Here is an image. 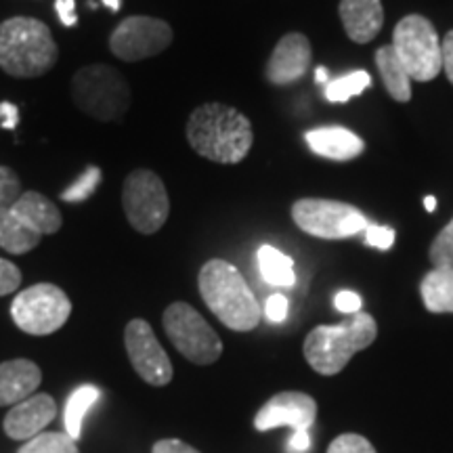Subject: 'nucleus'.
I'll return each mask as SVG.
<instances>
[{
    "label": "nucleus",
    "instance_id": "79ce46f5",
    "mask_svg": "<svg viewBox=\"0 0 453 453\" xmlns=\"http://www.w3.org/2000/svg\"><path fill=\"white\" fill-rule=\"evenodd\" d=\"M104 4L110 11H113V13H118V11H120V0H104Z\"/></svg>",
    "mask_w": 453,
    "mask_h": 453
},
{
    "label": "nucleus",
    "instance_id": "72a5a7b5",
    "mask_svg": "<svg viewBox=\"0 0 453 453\" xmlns=\"http://www.w3.org/2000/svg\"><path fill=\"white\" fill-rule=\"evenodd\" d=\"M334 304H336V309L340 311V313H347V315H355L361 311L359 294L349 292V290L338 292L336 298H334Z\"/></svg>",
    "mask_w": 453,
    "mask_h": 453
},
{
    "label": "nucleus",
    "instance_id": "0eeeda50",
    "mask_svg": "<svg viewBox=\"0 0 453 453\" xmlns=\"http://www.w3.org/2000/svg\"><path fill=\"white\" fill-rule=\"evenodd\" d=\"M122 208L128 225L143 235H154L166 225L170 200L164 180L151 170H133L122 187Z\"/></svg>",
    "mask_w": 453,
    "mask_h": 453
},
{
    "label": "nucleus",
    "instance_id": "dca6fc26",
    "mask_svg": "<svg viewBox=\"0 0 453 453\" xmlns=\"http://www.w3.org/2000/svg\"><path fill=\"white\" fill-rule=\"evenodd\" d=\"M344 32L357 44H367L384 26L382 0H340L338 7Z\"/></svg>",
    "mask_w": 453,
    "mask_h": 453
},
{
    "label": "nucleus",
    "instance_id": "f03ea898",
    "mask_svg": "<svg viewBox=\"0 0 453 453\" xmlns=\"http://www.w3.org/2000/svg\"><path fill=\"white\" fill-rule=\"evenodd\" d=\"M197 288L206 307L229 330L250 332L263 319V309L240 269L223 258H212L203 265Z\"/></svg>",
    "mask_w": 453,
    "mask_h": 453
},
{
    "label": "nucleus",
    "instance_id": "393cba45",
    "mask_svg": "<svg viewBox=\"0 0 453 453\" xmlns=\"http://www.w3.org/2000/svg\"><path fill=\"white\" fill-rule=\"evenodd\" d=\"M367 87H372L370 73L364 70L350 72L347 76L338 78V81H330L326 84V99L332 104H347L349 99L361 95Z\"/></svg>",
    "mask_w": 453,
    "mask_h": 453
},
{
    "label": "nucleus",
    "instance_id": "4be33fe9",
    "mask_svg": "<svg viewBox=\"0 0 453 453\" xmlns=\"http://www.w3.org/2000/svg\"><path fill=\"white\" fill-rule=\"evenodd\" d=\"M420 294L430 313H453V267L428 271L420 283Z\"/></svg>",
    "mask_w": 453,
    "mask_h": 453
},
{
    "label": "nucleus",
    "instance_id": "f3484780",
    "mask_svg": "<svg viewBox=\"0 0 453 453\" xmlns=\"http://www.w3.org/2000/svg\"><path fill=\"white\" fill-rule=\"evenodd\" d=\"M304 141L311 151L334 162H350L364 154L365 143L359 134L342 127H321L311 128L304 134Z\"/></svg>",
    "mask_w": 453,
    "mask_h": 453
},
{
    "label": "nucleus",
    "instance_id": "9d476101",
    "mask_svg": "<svg viewBox=\"0 0 453 453\" xmlns=\"http://www.w3.org/2000/svg\"><path fill=\"white\" fill-rule=\"evenodd\" d=\"M292 220L300 231L319 240H344L364 234L370 226V220L359 208L321 197H303L294 202Z\"/></svg>",
    "mask_w": 453,
    "mask_h": 453
},
{
    "label": "nucleus",
    "instance_id": "7c9ffc66",
    "mask_svg": "<svg viewBox=\"0 0 453 453\" xmlns=\"http://www.w3.org/2000/svg\"><path fill=\"white\" fill-rule=\"evenodd\" d=\"M21 283V271L11 260L0 258V296L13 294Z\"/></svg>",
    "mask_w": 453,
    "mask_h": 453
},
{
    "label": "nucleus",
    "instance_id": "a878e982",
    "mask_svg": "<svg viewBox=\"0 0 453 453\" xmlns=\"http://www.w3.org/2000/svg\"><path fill=\"white\" fill-rule=\"evenodd\" d=\"M101 180H104V170L95 164L84 170V173L78 177L73 183L67 187V189L61 191V200L67 203H81L87 202L95 196V191L101 187Z\"/></svg>",
    "mask_w": 453,
    "mask_h": 453
},
{
    "label": "nucleus",
    "instance_id": "6e6552de",
    "mask_svg": "<svg viewBox=\"0 0 453 453\" xmlns=\"http://www.w3.org/2000/svg\"><path fill=\"white\" fill-rule=\"evenodd\" d=\"M72 315V300L55 283H36L19 292L11 304V317L21 332L49 336L61 330Z\"/></svg>",
    "mask_w": 453,
    "mask_h": 453
},
{
    "label": "nucleus",
    "instance_id": "f8f14e48",
    "mask_svg": "<svg viewBox=\"0 0 453 453\" xmlns=\"http://www.w3.org/2000/svg\"><path fill=\"white\" fill-rule=\"evenodd\" d=\"M124 347H127L130 365L147 384L166 387L173 380V364L145 319L128 321L124 330Z\"/></svg>",
    "mask_w": 453,
    "mask_h": 453
},
{
    "label": "nucleus",
    "instance_id": "1a4fd4ad",
    "mask_svg": "<svg viewBox=\"0 0 453 453\" xmlns=\"http://www.w3.org/2000/svg\"><path fill=\"white\" fill-rule=\"evenodd\" d=\"M164 330L180 355L196 365H211L223 355V342L197 311L187 303H173L164 311Z\"/></svg>",
    "mask_w": 453,
    "mask_h": 453
},
{
    "label": "nucleus",
    "instance_id": "ddd939ff",
    "mask_svg": "<svg viewBox=\"0 0 453 453\" xmlns=\"http://www.w3.org/2000/svg\"><path fill=\"white\" fill-rule=\"evenodd\" d=\"M317 418V403L307 393L298 390H286L277 393L275 396L260 407L257 418H254V428L260 433L267 430L288 426L292 430H309L313 426Z\"/></svg>",
    "mask_w": 453,
    "mask_h": 453
},
{
    "label": "nucleus",
    "instance_id": "39448f33",
    "mask_svg": "<svg viewBox=\"0 0 453 453\" xmlns=\"http://www.w3.org/2000/svg\"><path fill=\"white\" fill-rule=\"evenodd\" d=\"M72 99L78 110L99 122H118L127 116L133 93L116 67L90 64L72 78Z\"/></svg>",
    "mask_w": 453,
    "mask_h": 453
},
{
    "label": "nucleus",
    "instance_id": "58836bf2",
    "mask_svg": "<svg viewBox=\"0 0 453 453\" xmlns=\"http://www.w3.org/2000/svg\"><path fill=\"white\" fill-rule=\"evenodd\" d=\"M311 447L309 430H294V434L288 441V451L290 453H307Z\"/></svg>",
    "mask_w": 453,
    "mask_h": 453
},
{
    "label": "nucleus",
    "instance_id": "6ab92c4d",
    "mask_svg": "<svg viewBox=\"0 0 453 453\" xmlns=\"http://www.w3.org/2000/svg\"><path fill=\"white\" fill-rule=\"evenodd\" d=\"M11 211L17 214L21 223H26L41 235H55L64 225L59 208L38 191H24L19 200L11 206Z\"/></svg>",
    "mask_w": 453,
    "mask_h": 453
},
{
    "label": "nucleus",
    "instance_id": "20e7f679",
    "mask_svg": "<svg viewBox=\"0 0 453 453\" xmlns=\"http://www.w3.org/2000/svg\"><path fill=\"white\" fill-rule=\"evenodd\" d=\"M378 338V324L370 313H355L338 326H317L304 340V359L321 376H336L359 350Z\"/></svg>",
    "mask_w": 453,
    "mask_h": 453
},
{
    "label": "nucleus",
    "instance_id": "9b49d317",
    "mask_svg": "<svg viewBox=\"0 0 453 453\" xmlns=\"http://www.w3.org/2000/svg\"><path fill=\"white\" fill-rule=\"evenodd\" d=\"M173 44V27L166 21L147 15L122 19L110 36V50L122 61H143L156 57Z\"/></svg>",
    "mask_w": 453,
    "mask_h": 453
},
{
    "label": "nucleus",
    "instance_id": "412c9836",
    "mask_svg": "<svg viewBox=\"0 0 453 453\" xmlns=\"http://www.w3.org/2000/svg\"><path fill=\"white\" fill-rule=\"evenodd\" d=\"M42 240L41 234L17 219L11 208H0V248L9 254H27Z\"/></svg>",
    "mask_w": 453,
    "mask_h": 453
},
{
    "label": "nucleus",
    "instance_id": "c9c22d12",
    "mask_svg": "<svg viewBox=\"0 0 453 453\" xmlns=\"http://www.w3.org/2000/svg\"><path fill=\"white\" fill-rule=\"evenodd\" d=\"M55 9L57 15H59V21L65 27H73L78 24L76 3H73V0H55Z\"/></svg>",
    "mask_w": 453,
    "mask_h": 453
},
{
    "label": "nucleus",
    "instance_id": "f257e3e1",
    "mask_svg": "<svg viewBox=\"0 0 453 453\" xmlns=\"http://www.w3.org/2000/svg\"><path fill=\"white\" fill-rule=\"evenodd\" d=\"M185 133L196 154L217 164H240L254 143L252 122L235 107L223 104L196 107Z\"/></svg>",
    "mask_w": 453,
    "mask_h": 453
},
{
    "label": "nucleus",
    "instance_id": "b1692460",
    "mask_svg": "<svg viewBox=\"0 0 453 453\" xmlns=\"http://www.w3.org/2000/svg\"><path fill=\"white\" fill-rule=\"evenodd\" d=\"M99 399V388L97 387H81L76 388L70 396L65 405V433L70 434L73 441H78L81 437V430H82V420L87 416V411L97 403Z\"/></svg>",
    "mask_w": 453,
    "mask_h": 453
},
{
    "label": "nucleus",
    "instance_id": "a19ab883",
    "mask_svg": "<svg viewBox=\"0 0 453 453\" xmlns=\"http://www.w3.org/2000/svg\"><path fill=\"white\" fill-rule=\"evenodd\" d=\"M315 81L319 84H327L330 81H327V70L326 67H317L315 70Z\"/></svg>",
    "mask_w": 453,
    "mask_h": 453
},
{
    "label": "nucleus",
    "instance_id": "2eb2a0df",
    "mask_svg": "<svg viewBox=\"0 0 453 453\" xmlns=\"http://www.w3.org/2000/svg\"><path fill=\"white\" fill-rule=\"evenodd\" d=\"M57 416L55 399L47 393H38L27 396L26 401L11 407L4 416L3 428L9 439L13 441H30L41 434Z\"/></svg>",
    "mask_w": 453,
    "mask_h": 453
},
{
    "label": "nucleus",
    "instance_id": "c85d7f7f",
    "mask_svg": "<svg viewBox=\"0 0 453 453\" xmlns=\"http://www.w3.org/2000/svg\"><path fill=\"white\" fill-rule=\"evenodd\" d=\"M21 191V180L17 177V173L9 166H0V208H11L19 200Z\"/></svg>",
    "mask_w": 453,
    "mask_h": 453
},
{
    "label": "nucleus",
    "instance_id": "ea45409f",
    "mask_svg": "<svg viewBox=\"0 0 453 453\" xmlns=\"http://www.w3.org/2000/svg\"><path fill=\"white\" fill-rule=\"evenodd\" d=\"M424 208H426V212L437 211V197H434V196L424 197Z\"/></svg>",
    "mask_w": 453,
    "mask_h": 453
},
{
    "label": "nucleus",
    "instance_id": "473e14b6",
    "mask_svg": "<svg viewBox=\"0 0 453 453\" xmlns=\"http://www.w3.org/2000/svg\"><path fill=\"white\" fill-rule=\"evenodd\" d=\"M265 315H267V319L273 321V324H281L288 317V298L281 296V294L269 296L267 303H265Z\"/></svg>",
    "mask_w": 453,
    "mask_h": 453
},
{
    "label": "nucleus",
    "instance_id": "c756f323",
    "mask_svg": "<svg viewBox=\"0 0 453 453\" xmlns=\"http://www.w3.org/2000/svg\"><path fill=\"white\" fill-rule=\"evenodd\" d=\"M327 453H378L365 437L355 433H344L327 447Z\"/></svg>",
    "mask_w": 453,
    "mask_h": 453
},
{
    "label": "nucleus",
    "instance_id": "bb28decb",
    "mask_svg": "<svg viewBox=\"0 0 453 453\" xmlns=\"http://www.w3.org/2000/svg\"><path fill=\"white\" fill-rule=\"evenodd\" d=\"M19 453H81L67 433H41L21 445Z\"/></svg>",
    "mask_w": 453,
    "mask_h": 453
},
{
    "label": "nucleus",
    "instance_id": "a211bd4d",
    "mask_svg": "<svg viewBox=\"0 0 453 453\" xmlns=\"http://www.w3.org/2000/svg\"><path fill=\"white\" fill-rule=\"evenodd\" d=\"M42 372L30 359H11L0 364V407L17 405L36 393Z\"/></svg>",
    "mask_w": 453,
    "mask_h": 453
},
{
    "label": "nucleus",
    "instance_id": "cd10ccee",
    "mask_svg": "<svg viewBox=\"0 0 453 453\" xmlns=\"http://www.w3.org/2000/svg\"><path fill=\"white\" fill-rule=\"evenodd\" d=\"M430 263L434 265V269H447L453 267V219L447 223V226L441 234L434 237L430 243Z\"/></svg>",
    "mask_w": 453,
    "mask_h": 453
},
{
    "label": "nucleus",
    "instance_id": "aec40b11",
    "mask_svg": "<svg viewBox=\"0 0 453 453\" xmlns=\"http://www.w3.org/2000/svg\"><path fill=\"white\" fill-rule=\"evenodd\" d=\"M376 67L380 72L384 88L388 90L390 97L399 101V104L411 101V78L399 61V57H396L393 44H387V47L376 50Z\"/></svg>",
    "mask_w": 453,
    "mask_h": 453
},
{
    "label": "nucleus",
    "instance_id": "5701e85b",
    "mask_svg": "<svg viewBox=\"0 0 453 453\" xmlns=\"http://www.w3.org/2000/svg\"><path fill=\"white\" fill-rule=\"evenodd\" d=\"M258 267L265 281H269L271 286H294L296 281L294 260L269 243L258 248Z\"/></svg>",
    "mask_w": 453,
    "mask_h": 453
},
{
    "label": "nucleus",
    "instance_id": "7ed1b4c3",
    "mask_svg": "<svg viewBox=\"0 0 453 453\" xmlns=\"http://www.w3.org/2000/svg\"><path fill=\"white\" fill-rule=\"evenodd\" d=\"M59 49L49 26L34 17H11L0 24V67L13 78H38L57 64Z\"/></svg>",
    "mask_w": 453,
    "mask_h": 453
},
{
    "label": "nucleus",
    "instance_id": "423d86ee",
    "mask_svg": "<svg viewBox=\"0 0 453 453\" xmlns=\"http://www.w3.org/2000/svg\"><path fill=\"white\" fill-rule=\"evenodd\" d=\"M393 49L411 81L430 82L443 70L437 27L424 15H405L395 26Z\"/></svg>",
    "mask_w": 453,
    "mask_h": 453
},
{
    "label": "nucleus",
    "instance_id": "2f4dec72",
    "mask_svg": "<svg viewBox=\"0 0 453 453\" xmlns=\"http://www.w3.org/2000/svg\"><path fill=\"white\" fill-rule=\"evenodd\" d=\"M365 242L378 250H390L395 243V231L390 226L370 225L365 229Z\"/></svg>",
    "mask_w": 453,
    "mask_h": 453
},
{
    "label": "nucleus",
    "instance_id": "4468645a",
    "mask_svg": "<svg viewBox=\"0 0 453 453\" xmlns=\"http://www.w3.org/2000/svg\"><path fill=\"white\" fill-rule=\"evenodd\" d=\"M311 59H313V49H311L309 38L304 34L290 32L275 44L265 76L275 87H286L307 73Z\"/></svg>",
    "mask_w": 453,
    "mask_h": 453
},
{
    "label": "nucleus",
    "instance_id": "e433bc0d",
    "mask_svg": "<svg viewBox=\"0 0 453 453\" xmlns=\"http://www.w3.org/2000/svg\"><path fill=\"white\" fill-rule=\"evenodd\" d=\"M441 59H443L447 81L453 84V30L447 32L443 42H441Z\"/></svg>",
    "mask_w": 453,
    "mask_h": 453
},
{
    "label": "nucleus",
    "instance_id": "f704fd0d",
    "mask_svg": "<svg viewBox=\"0 0 453 453\" xmlns=\"http://www.w3.org/2000/svg\"><path fill=\"white\" fill-rule=\"evenodd\" d=\"M151 453H200L196 447L187 445L185 441L180 439H162L154 445Z\"/></svg>",
    "mask_w": 453,
    "mask_h": 453
},
{
    "label": "nucleus",
    "instance_id": "4c0bfd02",
    "mask_svg": "<svg viewBox=\"0 0 453 453\" xmlns=\"http://www.w3.org/2000/svg\"><path fill=\"white\" fill-rule=\"evenodd\" d=\"M19 124V110L17 105L9 104V101H3L0 104V127L4 130H13Z\"/></svg>",
    "mask_w": 453,
    "mask_h": 453
}]
</instances>
